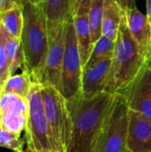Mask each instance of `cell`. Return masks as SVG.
Returning a JSON list of instances; mask_svg holds the SVG:
<instances>
[{
    "mask_svg": "<svg viewBox=\"0 0 151 152\" xmlns=\"http://www.w3.org/2000/svg\"><path fill=\"white\" fill-rule=\"evenodd\" d=\"M115 94L103 92L92 98L81 93L68 101L71 136L67 152H94L96 142Z\"/></svg>",
    "mask_w": 151,
    "mask_h": 152,
    "instance_id": "cell-1",
    "label": "cell"
},
{
    "mask_svg": "<svg viewBox=\"0 0 151 152\" xmlns=\"http://www.w3.org/2000/svg\"><path fill=\"white\" fill-rule=\"evenodd\" d=\"M22 9L23 28L20 40L25 58L23 69L28 71L33 82L41 84L49 45L47 19L42 4L24 0Z\"/></svg>",
    "mask_w": 151,
    "mask_h": 152,
    "instance_id": "cell-2",
    "label": "cell"
},
{
    "mask_svg": "<svg viewBox=\"0 0 151 152\" xmlns=\"http://www.w3.org/2000/svg\"><path fill=\"white\" fill-rule=\"evenodd\" d=\"M148 60L132 37L124 12L111 57L110 74L106 92L122 94L138 77Z\"/></svg>",
    "mask_w": 151,
    "mask_h": 152,
    "instance_id": "cell-3",
    "label": "cell"
},
{
    "mask_svg": "<svg viewBox=\"0 0 151 152\" xmlns=\"http://www.w3.org/2000/svg\"><path fill=\"white\" fill-rule=\"evenodd\" d=\"M129 110L125 96L115 94L99 134L94 152H131L127 143Z\"/></svg>",
    "mask_w": 151,
    "mask_h": 152,
    "instance_id": "cell-4",
    "label": "cell"
},
{
    "mask_svg": "<svg viewBox=\"0 0 151 152\" xmlns=\"http://www.w3.org/2000/svg\"><path fill=\"white\" fill-rule=\"evenodd\" d=\"M27 99L28 102V117L24 130L27 147L36 151L58 152L45 116L40 83H32Z\"/></svg>",
    "mask_w": 151,
    "mask_h": 152,
    "instance_id": "cell-5",
    "label": "cell"
},
{
    "mask_svg": "<svg viewBox=\"0 0 151 152\" xmlns=\"http://www.w3.org/2000/svg\"><path fill=\"white\" fill-rule=\"evenodd\" d=\"M41 85L44 112L57 146V151L67 152L72 130L68 101L53 86L49 84Z\"/></svg>",
    "mask_w": 151,
    "mask_h": 152,
    "instance_id": "cell-6",
    "label": "cell"
},
{
    "mask_svg": "<svg viewBox=\"0 0 151 152\" xmlns=\"http://www.w3.org/2000/svg\"><path fill=\"white\" fill-rule=\"evenodd\" d=\"M83 64L75 31L73 17L67 22L65 52L61 71V93L67 101L81 93Z\"/></svg>",
    "mask_w": 151,
    "mask_h": 152,
    "instance_id": "cell-7",
    "label": "cell"
},
{
    "mask_svg": "<svg viewBox=\"0 0 151 152\" xmlns=\"http://www.w3.org/2000/svg\"><path fill=\"white\" fill-rule=\"evenodd\" d=\"M67 22L48 28L49 45L41 83L52 85L60 92L61 90V71L65 52Z\"/></svg>",
    "mask_w": 151,
    "mask_h": 152,
    "instance_id": "cell-8",
    "label": "cell"
},
{
    "mask_svg": "<svg viewBox=\"0 0 151 152\" xmlns=\"http://www.w3.org/2000/svg\"><path fill=\"white\" fill-rule=\"evenodd\" d=\"M28 117L27 98L13 94H2L0 99V124L10 133L20 135Z\"/></svg>",
    "mask_w": 151,
    "mask_h": 152,
    "instance_id": "cell-9",
    "label": "cell"
},
{
    "mask_svg": "<svg viewBox=\"0 0 151 152\" xmlns=\"http://www.w3.org/2000/svg\"><path fill=\"white\" fill-rule=\"evenodd\" d=\"M121 94L130 110L151 118V68L148 64Z\"/></svg>",
    "mask_w": 151,
    "mask_h": 152,
    "instance_id": "cell-10",
    "label": "cell"
},
{
    "mask_svg": "<svg viewBox=\"0 0 151 152\" xmlns=\"http://www.w3.org/2000/svg\"><path fill=\"white\" fill-rule=\"evenodd\" d=\"M111 67V58L100 61L83 69L81 94L85 98H92L106 92Z\"/></svg>",
    "mask_w": 151,
    "mask_h": 152,
    "instance_id": "cell-11",
    "label": "cell"
},
{
    "mask_svg": "<svg viewBox=\"0 0 151 152\" xmlns=\"http://www.w3.org/2000/svg\"><path fill=\"white\" fill-rule=\"evenodd\" d=\"M127 143L131 152H151V118L129 110Z\"/></svg>",
    "mask_w": 151,
    "mask_h": 152,
    "instance_id": "cell-12",
    "label": "cell"
},
{
    "mask_svg": "<svg viewBox=\"0 0 151 152\" xmlns=\"http://www.w3.org/2000/svg\"><path fill=\"white\" fill-rule=\"evenodd\" d=\"M125 15L132 37L146 59L149 60L151 56V28L147 15L143 14L136 6L125 12Z\"/></svg>",
    "mask_w": 151,
    "mask_h": 152,
    "instance_id": "cell-13",
    "label": "cell"
},
{
    "mask_svg": "<svg viewBox=\"0 0 151 152\" xmlns=\"http://www.w3.org/2000/svg\"><path fill=\"white\" fill-rule=\"evenodd\" d=\"M124 12L116 0H104L101 22L102 36L116 40Z\"/></svg>",
    "mask_w": 151,
    "mask_h": 152,
    "instance_id": "cell-14",
    "label": "cell"
},
{
    "mask_svg": "<svg viewBox=\"0 0 151 152\" xmlns=\"http://www.w3.org/2000/svg\"><path fill=\"white\" fill-rule=\"evenodd\" d=\"M73 21H74L75 31L77 40V45L79 48L82 64H83V69H84V67L85 66L93 49V42H92V35H91V28H90L88 13L73 16Z\"/></svg>",
    "mask_w": 151,
    "mask_h": 152,
    "instance_id": "cell-15",
    "label": "cell"
},
{
    "mask_svg": "<svg viewBox=\"0 0 151 152\" xmlns=\"http://www.w3.org/2000/svg\"><path fill=\"white\" fill-rule=\"evenodd\" d=\"M46 19L47 28H52L72 18V0H45L42 4Z\"/></svg>",
    "mask_w": 151,
    "mask_h": 152,
    "instance_id": "cell-16",
    "label": "cell"
},
{
    "mask_svg": "<svg viewBox=\"0 0 151 152\" xmlns=\"http://www.w3.org/2000/svg\"><path fill=\"white\" fill-rule=\"evenodd\" d=\"M4 48L9 63L10 76L14 75L16 70L20 68H24L25 58L23 47L20 38L12 37L7 33L4 42Z\"/></svg>",
    "mask_w": 151,
    "mask_h": 152,
    "instance_id": "cell-17",
    "label": "cell"
},
{
    "mask_svg": "<svg viewBox=\"0 0 151 152\" xmlns=\"http://www.w3.org/2000/svg\"><path fill=\"white\" fill-rule=\"evenodd\" d=\"M0 23L12 37L20 38L23 28V9L20 5H12L0 14Z\"/></svg>",
    "mask_w": 151,
    "mask_h": 152,
    "instance_id": "cell-18",
    "label": "cell"
},
{
    "mask_svg": "<svg viewBox=\"0 0 151 152\" xmlns=\"http://www.w3.org/2000/svg\"><path fill=\"white\" fill-rule=\"evenodd\" d=\"M32 83L30 74L23 69L20 74H14L8 77L2 88V94H13L27 98Z\"/></svg>",
    "mask_w": 151,
    "mask_h": 152,
    "instance_id": "cell-19",
    "label": "cell"
},
{
    "mask_svg": "<svg viewBox=\"0 0 151 152\" xmlns=\"http://www.w3.org/2000/svg\"><path fill=\"white\" fill-rule=\"evenodd\" d=\"M114 46H115L114 40L101 35V37L93 44L89 59L84 68L87 66H91L107 58H111L113 54Z\"/></svg>",
    "mask_w": 151,
    "mask_h": 152,
    "instance_id": "cell-20",
    "label": "cell"
},
{
    "mask_svg": "<svg viewBox=\"0 0 151 152\" xmlns=\"http://www.w3.org/2000/svg\"><path fill=\"white\" fill-rule=\"evenodd\" d=\"M103 3L104 0H92L88 12L89 22L91 28L92 42L93 44L101 36V22L103 15Z\"/></svg>",
    "mask_w": 151,
    "mask_h": 152,
    "instance_id": "cell-21",
    "label": "cell"
},
{
    "mask_svg": "<svg viewBox=\"0 0 151 152\" xmlns=\"http://www.w3.org/2000/svg\"><path fill=\"white\" fill-rule=\"evenodd\" d=\"M7 31L4 27L0 23V87L3 88L4 83L10 77L9 71V63L7 60V55L4 48L5 37Z\"/></svg>",
    "mask_w": 151,
    "mask_h": 152,
    "instance_id": "cell-22",
    "label": "cell"
},
{
    "mask_svg": "<svg viewBox=\"0 0 151 152\" xmlns=\"http://www.w3.org/2000/svg\"><path fill=\"white\" fill-rule=\"evenodd\" d=\"M24 142L25 141L20 138V135L8 132L0 124V147L14 151L19 149H23Z\"/></svg>",
    "mask_w": 151,
    "mask_h": 152,
    "instance_id": "cell-23",
    "label": "cell"
},
{
    "mask_svg": "<svg viewBox=\"0 0 151 152\" xmlns=\"http://www.w3.org/2000/svg\"><path fill=\"white\" fill-rule=\"evenodd\" d=\"M91 1L92 0H72V7H71L72 16L88 13Z\"/></svg>",
    "mask_w": 151,
    "mask_h": 152,
    "instance_id": "cell-24",
    "label": "cell"
},
{
    "mask_svg": "<svg viewBox=\"0 0 151 152\" xmlns=\"http://www.w3.org/2000/svg\"><path fill=\"white\" fill-rule=\"evenodd\" d=\"M120 8L123 10V12H126L128 9H131L135 5V0H116Z\"/></svg>",
    "mask_w": 151,
    "mask_h": 152,
    "instance_id": "cell-25",
    "label": "cell"
},
{
    "mask_svg": "<svg viewBox=\"0 0 151 152\" xmlns=\"http://www.w3.org/2000/svg\"><path fill=\"white\" fill-rule=\"evenodd\" d=\"M22 4H23V0H6L5 9L4 10L12 7V5H20V6H22Z\"/></svg>",
    "mask_w": 151,
    "mask_h": 152,
    "instance_id": "cell-26",
    "label": "cell"
},
{
    "mask_svg": "<svg viewBox=\"0 0 151 152\" xmlns=\"http://www.w3.org/2000/svg\"><path fill=\"white\" fill-rule=\"evenodd\" d=\"M146 4H147V18L150 23L151 28V0H146Z\"/></svg>",
    "mask_w": 151,
    "mask_h": 152,
    "instance_id": "cell-27",
    "label": "cell"
},
{
    "mask_svg": "<svg viewBox=\"0 0 151 152\" xmlns=\"http://www.w3.org/2000/svg\"><path fill=\"white\" fill-rule=\"evenodd\" d=\"M5 4H6V0H0V14L2 13V12L4 11Z\"/></svg>",
    "mask_w": 151,
    "mask_h": 152,
    "instance_id": "cell-28",
    "label": "cell"
},
{
    "mask_svg": "<svg viewBox=\"0 0 151 152\" xmlns=\"http://www.w3.org/2000/svg\"><path fill=\"white\" fill-rule=\"evenodd\" d=\"M30 1L36 4H43L45 2V0H30Z\"/></svg>",
    "mask_w": 151,
    "mask_h": 152,
    "instance_id": "cell-29",
    "label": "cell"
},
{
    "mask_svg": "<svg viewBox=\"0 0 151 152\" xmlns=\"http://www.w3.org/2000/svg\"><path fill=\"white\" fill-rule=\"evenodd\" d=\"M24 152H55V151H34V150H32V149H30V148L27 147V148H26V150L24 151Z\"/></svg>",
    "mask_w": 151,
    "mask_h": 152,
    "instance_id": "cell-30",
    "label": "cell"
},
{
    "mask_svg": "<svg viewBox=\"0 0 151 152\" xmlns=\"http://www.w3.org/2000/svg\"><path fill=\"white\" fill-rule=\"evenodd\" d=\"M147 64H148V66H150L151 68V56H150V58L148 60V61H147Z\"/></svg>",
    "mask_w": 151,
    "mask_h": 152,
    "instance_id": "cell-31",
    "label": "cell"
},
{
    "mask_svg": "<svg viewBox=\"0 0 151 152\" xmlns=\"http://www.w3.org/2000/svg\"><path fill=\"white\" fill-rule=\"evenodd\" d=\"M14 152H24V151H23V149H19V150L14 151Z\"/></svg>",
    "mask_w": 151,
    "mask_h": 152,
    "instance_id": "cell-32",
    "label": "cell"
},
{
    "mask_svg": "<svg viewBox=\"0 0 151 152\" xmlns=\"http://www.w3.org/2000/svg\"><path fill=\"white\" fill-rule=\"evenodd\" d=\"M1 95H2V88L0 87V99H1Z\"/></svg>",
    "mask_w": 151,
    "mask_h": 152,
    "instance_id": "cell-33",
    "label": "cell"
},
{
    "mask_svg": "<svg viewBox=\"0 0 151 152\" xmlns=\"http://www.w3.org/2000/svg\"><path fill=\"white\" fill-rule=\"evenodd\" d=\"M23 1H24V0H23Z\"/></svg>",
    "mask_w": 151,
    "mask_h": 152,
    "instance_id": "cell-34",
    "label": "cell"
}]
</instances>
